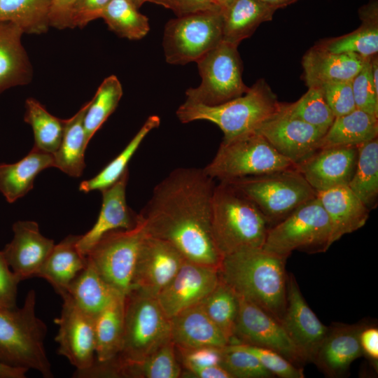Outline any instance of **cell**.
Masks as SVG:
<instances>
[{
  "mask_svg": "<svg viewBox=\"0 0 378 378\" xmlns=\"http://www.w3.org/2000/svg\"><path fill=\"white\" fill-rule=\"evenodd\" d=\"M201 83L188 88L186 99L207 106L223 104L246 93L237 47L221 41L197 62Z\"/></svg>",
  "mask_w": 378,
  "mask_h": 378,
  "instance_id": "cell-11",
  "label": "cell"
},
{
  "mask_svg": "<svg viewBox=\"0 0 378 378\" xmlns=\"http://www.w3.org/2000/svg\"><path fill=\"white\" fill-rule=\"evenodd\" d=\"M321 88L326 101L335 117L346 115L356 108L351 80L327 83Z\"/></svg>",
  "mask_w": 378,
  "mask_h": 378,
  "instance_id": "cell-47",
  "label": "cell"
},
{
  "mask_svg": "<svg viewBox=\"0 0 378 378\" xmlns=\"http://www.w3.org/2000/svg\"><path fill=\"white\" fill-rule=\"evenodd\" d=\"M111 0H77L72 13V27L83 28L90 22L100 18Z\"/></svg>",
  "mask_w": 378,
  "mask_h": 378,
  "instance_id": "cell-50",
  "label": "cell"
},
{
  "mask_svg": "<svg viewBox=\"0 0 378 378\" xmlns=\"http://www.w3.org/2000/svg\"><path fill=\"white\" fill-rule=\"evenodd\" d=\"M316 197L330 221L332 244L344 234L362 227L368 219L370 210L348 186H340L317 192Z\"/></svg>",
  "mask_w": 378,
  "mask_h": 378,
  "instance_id": "cell-24",
  "label": "cell"
},
{
  "mask_svg": "<svg viewBox=\"0 0 378 378\" xmlns=\"http://www.w3.org/2000/svg\"><path fill=\"white\" fill-rule=\"evenodd\" d=\"M133 4L139 9L145 2L150 0H130Z\"/></svg>",
  "mask_w": 378,
  "mask_h": 378,
  "instance_id": "cell-58",
  "label": "cell"
},
{
  "mask_svg": "<svg viewBox=\"0 0 378 378\" xmlns=\"http://www.w3.org/2000/svg\"><path fill=\"white\" fill-rule=\"evenodd\" d=\"M13 237L2 251L10 270L20 281L37 276L54 240L43 236L36 222L19 220L13 225Z\"/></svg>",
  "mask_w": 378,
  "mask_h": 378,
  "instance_id": "cell-20",
  "label": "cell"
},
{
  "mask_svg": "<svg viewBox=\"0 0 378 378\" xmlns=\"http://www.w3.org/2000/svg\"><path fill=\"white\" fill-rule=\"evenodd\" d=\"M36 292L30 290L22 307L0 309V363L52 378L44 345L48 328L36 316Z\"/></svg>",
  "mask_w": 378,
  "mask_h": 378,
  "instance_id": "cell-5",
  "label": "cell"
},
{
  "mask_svg": "<svg viewBox=\"0 0 378 378\" xmlns=\"http://www.w3.org/2000/svg\"><path fill=\"white\" fill-rule=\"evenodd\" d=\"M331 233L328 216L316 197L270 227L262 248L286 260L295 250L325 252L332 245Z\"/></svg>",
  "mask_w": 378,
  "mask_h": 378,
  "instance_id": "cell-8",
  "label": "cell"
},
{
  "mask_svg": "<svg viewBox=\"0 0 378 378\" xmlns=\"http://www.w3.org/2000/svg\"><path fill=\"white\" fill-rule=\"evenodd\" d=\"M110 30L130 40H139L150 30L148 18L130 0H111L101 13Z\"/></svg>",
  "mask_w": 378,
  "mask_h": 378,
  "instance_id": "cell-40",
  "label": "cell"
},
{
  "mask_svg": "<svg viewBox=\"0 0 378 378\" xmlns=\"http://www.w3.org/2000/svg\"><path fill=\"white\" fill-rule=\"evenodd\" d=\"M80 236L69 234L55 244L37 275L48 281L60 296L67 293L71 281L87 264L86 255L77 246Z\"/></svg>",
  "mask_w": 378,
  "mask_h": 378,
  "instance_id": "cell-27",
  "label": "cell"
},
{
  "mask_svg": "<svg viewBox=\"0 0 378 378\" xmlns=\"http://www.w3.org/2000/svg\"><path fill=\"white\" fill-rule=\"evenodd\" d=\"M170 337V319L156 298L130 290L125 296L122 346L115 358L141 360Z\"/></svg>",
  "mask_w": 378,
  "mask_h": 378,
  "instance_id": "cell-9",
  "label": "cell"
},
{
  "mask_svg": "<svg viewBox=\"0 0 378 378\" xmlns=\"http://www.w3.org/2000/svg\"><path fill=\"white\" fill-rule=\"evenodd\" d=\"M378 136V118L356 108L346 115L335 117L326 132L321 147L358 146Z\"/></svg>",
  "mask_w": 378,
  "mask_h": 378,
  "instance_id": "cell-35",
  "label": "cell"
},
{
  "mask_svg": "<svg viewBox=\"0 0 378 378\" xmlns=\"http://www.w3.org/2000/svg\"><path fill=\"white\" fill-rule=\"evenodd\" d=\"M364 205L372 210L378 200V138L358 146V157L348 185Z\"/></svg>",
  "mask_w": 378,
  "mask_h": 378,
  "instance_id": "cell-36",
  "label": "cell"
},
{
  "mask_svg": "<svg viewBox=\"0 0 378 378\" xmlns=\"http://www.w3.org/2000/svg\"><path fill=\"white\" fill-rule=\"evenodd\" d=\"M367 58L354 54L335 53L316 46L303 56L304 79L308 88L351 80Z\"/></svg>",
  "mask_w": 378,
  "mask_h": 378,
  "instance_id": "cell-23",
  "label": "cell"
},
{
  "mask_svg": "<svg viewBox=\"0 0 378 378\" xmlns=\"http://www.w3.org/2000/svg\"><path fill=\"white\" fill-rule=\"evenodd\" d=\"M169 319L170 337L176 347H223L229 344L200 303L181 311Z\"/></svg>",
  "mask_w": 378,
  "mask_h": 378,
  "instance_id": "cell-25",
  "label": "cell"
},
{
  "mask_svg": "<svg viewBox=\"0 0 378 378\" xmlns=\"http://www.w3.org/2000/svg\"><path fill=\"white\" fill-rule=\"evenodd\" d=\"M214 3L222 10L228 8L236 0H212Z\"/></svg>",
  "mask_w": 378,
  "mask_h": 378,
  "instance_id": "cell-57",
  "label": "cell"
},
{
  "mask_svg": "<svg viewBox=\"0 0 378 378\" xmlns=\"http://www.w3.org/2000/svg\"><path fill=\"white\" fill-rule=\"evenodd\" d=\"M160 123V119L158 115L148 117L122 151L95 176L82 181L79 190L85 193L94 190L102 191L116 182L128 169V163L143 140L152 130L158 127Z\"/></svg>",
  "mask_w": 378,
  "mask_h": 378,
  "instance_id": "cell-37",
  "label": "cell"
},
{
  "mask_svg": "<svg viewBox=\"0 0 378 378\" xmlns=\"http://www.w3.org/2000/svg\"><path fill=\"white\" fill-rule=\"evenodd\" d=\"M283 156L296 166L318 150L326 132L280 110L257 130Z\"/></svg>",
  "mask_w": 378,
  "mask_h": 378,
  "instance_id": "cell-16",
  "label": "cell"
},
{
  "mask_svg": "<svg viewBox=\"0 0 378 378\" xmlns=\"http://www.w3.org/2000/svg\"><path fill=\"white\" fill-rule=\"evenodd\" d=\"M223 11L198 12L170 20L162 46L166 62L184 65L197 62L223 41Z\"/></svg>",
  "mask_w": 378,
  "mask_h": 378,
  "instance_id": "cell-10",
  "label": "cell"
},
{
  "mask_svg": "<svg viewBox=\"0 0 378 378\" xmlns=\"http://www.w3.org/2000/svg\"><path fill=\"white\" fill-rule=\"evenodd\" d=\"M28 370L0 363V378H24Z\"/></svg>",
  "mask_w": 378,
  "mask_h": 378,
  "instance_id": "cell-55",
  "label": "cell"
},
{
  "mask_svg": "<svg viewBox=\"0 0 378 378\" xmlns=\"http://www.w3.org/2000/svg\"><path fill=\"white\" fill-rule=\"evenodd\" d=\"M365 326L335 323L329 327L312 363L330 377L346 374L351 364L363 355L360 334Z\"/></svg>",
  "mask_w": 378,
  "mask_h": 378,
  "instance_id": "cell-22",
  "label": "cell"
},
{
  "mask_svg": "<svg viewBox=\"0 0 378 378\" xmlns=\"http://www.w3.org/2000/svg\"><path fill=\"white\" fill-rule=\"evenodd\" d=\"M276 10L260 0H236L223 11V41L238 47L260 24L272 20Z\"/></svg>",
  "mask_w": 378,
  "mask_h": 378,
  "instance_id": "cell-30",
  "label": "cell"
},
{
  "mask_svg": "<svg viewBox=\"0 0 378 378\" xmlns=\"http://www.w3.org/2000/svg\"><path fill=\"white\" fill-rule=\"evenodd\" d=\"M295 167L255 131L223 141L214 158L203 169L214 180L229 181Z\"/></svg>",
  "mask_w": 378,
  "mask_h": 378,
  "instance_id": "cell-6",
  "label": "cell"
},
{
  "mask_svg": "<svg viewBox=\"0 0 378 378\" xmlns=\"http://www.w3.org/2000/svg\"><path fill=\"white\" fill-rule=\"evenodd\" d=\"M181 377L190 378H232L221 365L183 369Z\"/></svg>",
  "mask_w": 378,
  "mask_h": 378,
  "instance_id": "cell-54",
  "label": "cell"
},
{
  "mask_svg": "<svg viewBox=\"0 0 378 378\" xmlns=\"http://www.w3.org/2000/svg\"><path fill=\"white\" fill-rule=\"evenodd\" d=\"M150 2L172 10L177 17L202 11L221 10L212 0H150Z\"/></svg>",
  "mask_w": 378,
  "mask_h": 378,
  "instance_id": "cell-51",
  "label": "cell"
},
{
  "mask_svg": "<svg viewBox=\"0 0 378 378\" xmlns=\"http://www.w3.org/2000/svg\"><path fill=\"white\" fill-rule=\"evenodd\" d=\"M220 365L232 378L274 377L255 356L236 344H229L223 347Z\"/></svg>",
  "mask_w": 378,
  "mask_h": 378,
  "instance_id": "cell-44",
  "label": "cell"
},
{
  "mask_svg": "<svg viewBox=\"0 0 378 378\" xmlns=\"http://www.w3.org/2000/svg\"><path fill=\"white\" fill-rule=\"evenodd\" d=\"M281 324L304 361L312 363L329 327L309 307L291 273L287 274L286 306Z\"/></svg>",
  "mask_w": 378,
  "mask_h": 378,
  "instance_id": "cell-18",
  "label": "cell"
},
{
  "mask_svg": "<svg viewBox=\"0 0 378 378\" xmlns=\"http://www.w3.org/2000/svg\"><path fill=\"white\" fill-rule=\"evenodd\" d=\"M238 298L239 310L230 344L241 343L267 348L302 368L305 362L281 323L252 302Z\"/></svg>",
  "mask_w": 378,
  "mask_h": 378,
  "instance_id": "cell-13",
  "label": "cell"
},
{
  "mask_svg": "<svg viewBox=\"0 0 378 378\" xmlns=\"http://www.w3.org/2000/svg\"><path fill=\"white\" fill-rule=\"evenodd\" d=\"M200 304L230 344L239 310L238 295L220 278L218 284Z\"/></svg>",
  "mask_w": 378,
  "mask_h": 378,
  "instance_id": "cell-41",
  "label": "cell"
},
{
  "mask_svg": "<svg viewBox=\"0 0 378 378\" xmlns=\"http://www.w3.org/2000/svg\"><path fill=\"white\" fill-rule=\"evenodd\" d=\"M54 166L52 154L33 147L20 160L0 164V192L8 202L13 203L32 189L40 172Z\"/></svg>",
  "mask_w": 378,
  "mask_h": 378,
  "instance_id": "cell-28",
  "label": "cell"
},
{
  "mask_svg": "<svg viewBox=\"0 0 378 378\" xmlns=\"http://www.w3.org/2000/svg\"><path fill=\"white\" fill-rule=\"evenodd\" d=\"M52 0H0V21L10 22L24 33L40 34L50 27Z\"/></svg>",
  "mask_w": 378,
  "mask_h": 378,
  "instance_id": "cell-38",
  "label": "cell"
},
{
  "mask_svg": "<svg viewBox=\"0 0 378 378\" xmlns=\"http://www.w3.org/2000/svg\"><path fill=\"white\" fill-rule=\"evenodd\" d=\"M357 157L358 146L323 147L296 168L317 192L347 186L353 176Z\"/></svg>",
  "mask_w": 378,
  "mask_h": 378,
  "instance_id": "cell-19",
  "label": "cell"
},
{
  "mask_svg": "<svg viewBox=\"0 0 378 378\" xmlns=\"http://www.w3.org/2000/svg\"><path fill=\"white\" fill-rule=\"evenodd\" d=\"M371 57L351 80V86L356 108L378 118V92L372 80Z\"/></svg>",
  "mask_w": 378,
  "mask_h": 378,
  "instance_id": "cell-45",
  "label": "cell"
},
{
  "mask_svg": "<svg viewBox=\"0 0 378 378\" xmlns=\"http://www.w3.org/2000/svg\"><path fill=\"white\" fill-rule=\"evenodd\" d=\"M66 293L78 307L92 316L116 298L124 295L111 286L88 259L85 267L70 283Z\"/></svg>",
  "mask_w": 378,
  "mask_h": 378,
  "instance_id": "cell-32",
  "label": "cell"
},
{
  "mask_svg": "<svg viewBox=\"0 0 378 378\" xmlns=\"http://www.w3.org/2000/svg\"><path fill=\"white\" fill-rule=\"evenodd\" d=\"M226 182L257 206L270 227L316 197L317 193L296 167Z\"/></svg>",
  "mask_w": 378,
  "mask_h": 378,
  "instance_id": "cell-7",
  "label": "cell"
},
{
  "mask_svg": "<svg viewBox=\"0 0 378 378\" xmlns=\"http://www.w3.org/2000/svg\"><path fill=\"white\" fill-rule=\"evenodd\" d=\"M218 269L185 259L172 279L156 297L167 316L170 318L200 304L218 284Z\"/></svg>",
  "mask_w": 378,
  "mask_h": 378,
  "instance_id": "cell-17",
  "label": "cell"
},
{
  "mask_svg": "<svg viewBox=\"0 0 378 378\" xmlns=\"http://www.w3.org/2000/svg\"><path fill=\"white\" fill-rule=\"evenodd\" d=\"M77 0H52L49 14L50 27L59 29L72 27V13Z\"/></svg>",
  "mask_w": 378,
  "mask_h": 378,
  "instance_id": "cell-52",
  "label": "cell"
},
{
  "mask_svg": "<svg viewBox=\"0 0 378 378\" xmlns=\"http://www.w3.org/2000/svg\"><path fill=\"white\" fill-rule=\"evenodd\" d=\"M361 25L355 31L321 42L318 46L335 53L357 55L369 58L378 52V3L370 0L358 9Z\"/></svg>",
  "mask_w": 378,
  "mask_h": 378,
  "instance_id": "cell-29",
  "label": "cell"
},
{
  "mask_svg": "<svg viewBox=\"0 0 378 378\" xmlns=\"http://www.w3.org/2000/svg\"><path fill=\"white\" fill-rule=\"evenodd\" d=\"M176 347L182 369L220 365L222 349L217 346H200L191 349Z\"/></svg>",
  "mask_w": 378,
  "mask_h": 378,
  "instance_id": "cell-48",
  "label": "cell"
},
{
  "mask_svg": "<svg viewBox=\"0 0 378 378\" xmlns=\"http://www.w3.org/2000/svg\"><path fill=\"white\" fill-rule=\"evenodd\" d=\"M215 185L203 168L173 170L138 214L146 233L170 243L188 260L219 268L223 256L211 232Z\"/></svg>",
  "mask_w": 378,
  "mask_h": 378,
  "instance_id": "cell-1",
  "label": "cell"
},
{
  "mask_svg": "<svg viewBox=\"0 0 378 378\" xmlns=\"http://www.w3.org/2000/svg\"><path fill=\"white\" fill-rule=\"evenodd\" d=\"M23 34L14 23L0 21V93L31 80V64L21 42Z\"/></svg>",
  "mask_w": 378,
  "mask_h": 378,
  "instance_id": "cell-26",
  "label": "cell"
},
{
  "mask_svg": "<svg viewBox=\"0 0 378 378\" xmlns=\"http://www.w3.org/2000/svg\"><path fill=\"white\" fill-rule=\"evenodd\" d=\"M239 347L255 356L260 363L274 376L281 378H303L302 368L298 367L279 353L265 347L236 343Z\"/></svg>",
  "mask_w": 378,
  "mask_h": 378,
  "instance_id": "cell-46",
  "label": "cell"
},
{
  "mask_svg": "<svg viewBox=\"0 0 378 378\" xmlns=\"http://www.w3.org/2000/svg\"><path fill=\"white\" fill-rule=\"evenodd\" d=\"M24 120L33 130L34 148L53 155L60 145L65 120L50 114L34 98H29L25 102Z\"/></svg>",
  "mask_w": 378,
  "mask_h": 378,
  "instance_id": "cell-39",
  "label": "cell"
},
{
  "mask_svg": "<svg viewBox=\"0 0 378 378\" xmlns=\"http://www.w3.org/2000/svg\"><path fill=\"white\" fill-rule=\"evenodd\" d=\"M125 296H118L94 316L95 360L98 362H106L115 358L122 349Z\"/></svg>",
  "mask_w": 378,
  "mask_h": 378,
  "instance_id": "cell-33",
  "label": "cell"
},
{
  "mask_svg": "<svg viewBox=\"0 0 378 378\" xmlns=\"http://www.w3.org/2000/svg\"><path fill=\"white\" fill-rule=\"evenodd\" d=\"M20 282L8 265L2 251H0V309L17 307L18 286Z\"/></svg>",
  "mask_w": 378,
  "mask_h": 378,
  "instance_id": "cell-49",
  "label": "cell"
},
{
  "mask_svg": "<svg viewBox=\"0 0 378 378\" xmlns=\"http://www.w3.org/2000/svg\"><path fill=\"white\" fill-rule=\"evenodd\" d=\"M185 259L170 243L146 233L139 247L130 290L156 298Z\"/></svg>",
  "mask_w": 378,
  "mask_h": 378,
  "instance_id": "cell-15",
  "label": "cell"
},
{
  "mask_svg": "<svg viewBox=\"0 0 378 378\" xmlns=\"http://www.w3.org/2000/svg\"><path fill=\"white\" fill-rule=\"evenodd\" d=\"M145 234L138 216L134 227L107 232L86 255L101 276L124 295L131 288L139 247Z\"/></svg>",
  "mask_w": 378,
  "mask_h": 378,
  "instance_id": "cell-12",
  "label": "cell"
},
{
  "mask_svg": "<svg viewBox=\"0 0 378 378\" xmlns=\"http://www.w3.org/2000/svg\"><path fill=\"white\" fill-rule=\"evenodd\" d=\"M122 95V88L115 76L111 75L103 80L94 97L89 101L84 116L83 125L88 143L115 110Z\"/></svg>",
  "mask_w": 378,
  "mask_h": 378,
  "instance_id": "cell-42",
  "label": "cell"
},
{
  "mask_svg": "<svg viewBox=\"0 0 378 378\" xmlns=\"http://www.w3.org/2000/svg\"><path fill=\"white\" fill-rule=\"evenodd\" d=\"M286 261L262 247L246 248L223 257L219 275L238 296L281 323L286 306Z\"/></svg>",
  "mask_w": 378,
  "mask_h": 378,
  "instance_id": "cell-2",
  "label": "cell"
},
{
  "mask_svg": "<svg viewBox=\"0 0 378 378\" xmlns=\"http://www.w3.org/2000/svg\"><path fill=\"white\" fill-rule=\"evenodd\" d=\"M129 178L128 169L113 184L102 190V204L98 218L92 227L80 236L78 250L85 255L107 232L115 230H127L134 227L138 214L127 206L126 187Z\"/></svg>",
  "mask_w": 378,
  "mask_h": 378,
  "instance_id": "cell-21",
  "label": "cell"
},
{
  "mask_svg": "<svg viewBox=\"0 0 378 378\" xmlns=\"http://www.w3.org/2000/svg\"><path fill=\"white\" fill-rule=\"evenodd\" d=\"M276 9L282 8L290 5L298 0H260Z\"/></svg>",
  "mask_w": 378,
  "mask_h": 378,
  "instance_id": "cell-56",
  "label": "cell"
},
{
  "mask_svg": "<svg viewBox=\"0 0 378 378\" xmlns=\"http://www.w3.org/2000/svg\"><path fill=\"white\" fill-rule=\"evenodd\" d=\"M284 108L290 115L325 132H327L335 118L321 87L308 88L307 92L298 101L284 104Z\"/></svg>",
  "mask_w": 378,
  "mask_h": 378,
  "instance_id": "cell-43",
  "label": "cell"
},
{
  "mask_svg": "<svg viewBox=\"0 0 378 378\" xmlns=\"http://www.w3.org/2000/svg\"><path fill=\"white\" fill-rule=\"evenodd\" d=\"M270 225L257 206L226 181L215 185L211 204V232L223 257L246 248L262 247Z\"/></svg>",
  "mask_w": 378,
  "mask_h": 378,
  "instance_id": "cell-3",
  "label": "cell"
},
{
  "mask_svg": "<svg viewBox=\"0 0 378 378\" xmlns=\"http://www.w3.org/2000/svg\"><path fill=\"white\" fill-rule=\"evenodd\" d=\"M89 102L75 115L65 120L60 145L53 154L54 167L74 178L80 177L85 167L84 157L88 143L83 120Z\"/></svg>",
  "mask_w": 378,
  "mask_h": 378,
  "instance_id": "cell-34",
  "label": "cell"
},
{
  "mask_svg": "<svg viewBox=\"0 0 378 378\" xmlns=\"http://www.w3.org/2000/svg\"><path fill=\"white\" fill-rule=\"evenodd\" d=\"M112 368L113 377L126 378H178L183 370L171 337L141 360L120 363L113 358Z\"/></svg>",
  "mask_w": 378,
  "mask_h": 378,
  "instance_id": "cell-31",
  "label": "cell"
},
{
  "mask_svg": "<svg viewBox=\"0 0 378 378\" xmlns=\"http://www.w3.org/2000/svg\"><path fill=\"white\" fill-rule=\"evenodd\" d=\"M61 298V314L55 318L58 326L55 338L57 354L64 356L76 371L87 370L95 360L94 316L78 307L67 293Z\"/></svg>",
  "mask_w": 378,
  "mask_h": 378,
  "instance_id": "cell-14",
  "label": "cell"
},
{
  "mask_svg": "<svg viewBox=\"0 0 378 378\" xmlns=\"http://www.w3.org/2000/svg\"><path fill=\"white\" fill-rule=\"evenodd\" d=\"M360 343L363 354L376 366L378 360V329L365 326L360 334Z\"/></svg>",
  "mask_w": 378,
  "mask_h": 378,
  "instance_id": "cell-53",
  "label": "cell"
},
{
  "mask_svg": "<svg viewBox=\"0 0 378 378\" xmlns=\"http://www.w3.org/2000/svg\"><path fill=\"white\" fill-rule=\"evenodd\" d=\"M281 106L270 85L260 79L241 96L220 104L207 106L186 99L178 108L176 115L183 123L211 122L223 132V141H229L257 131Z\"/></svg>",
  "mask_w": 378,
  "mask_h": 378,
  "instance_id": "cell-4",
  "label": "cell"
}]
</instances>
